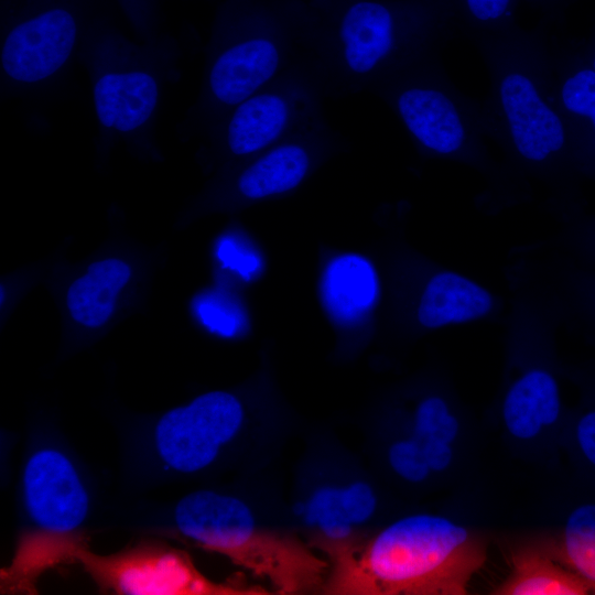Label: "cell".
Returning a JSON list of instances; mask_svg holds the SVG:
<instances>
[{"mask_svg":"<svg viewBox=\"0 0 595 595\" xmlns=\"http://www.w3.org/2000/svg\"><path fill=\"white\" fill-rule=\"evenodd\" d=\"M298 421L267 412L236 392L214 390L121 430L128 487L252 476L279 453Z\"/></svg>","mask_w":595,"mask_h":595,"instance_id":"obj_1","label":"cell"},{"mask_svg":"<svg viewBox=\"0 0 595 595\" xmlns=\"http://www.w3.org/2000/svg\"><path fill=\"white\" fill-rule=\"evenodd\" d=\"M259 493L248 484L201 487L150 515L141 528L218 553L277 594L321 593L328 561L289 524L280 495Z\"/></svg>","mask_w":595,"mask_h":595,"instance_id":"obj_2","label":"cell"},{"mask_svg":"<svg viewBox=\"0 0 595 595\" xmlns=\"http://www.w3.org/2000/svg\"><path fill=\"white\" fill-rule=\"evenodd\" d=\"M487 550L482 531L448 515L401 511L353 556L329 567L321 593L464 595Z\"/></svg>","mask_w":595,"mask_h":595,"instance_id":"obj_3","label":"cell"},{"mask_svg":"<svg viewBox=\"0 0 595 595\" xmlns=\"http://www.w3.org/2000/svg\"><path fill=\"white\" fill-rule=\"evenodd\" d=\"M489 73L482 104L488 138L524 166L580 172L560 112L544 23L470 36Z\"/></svg>","mask_w":595,"mask_h":595,"instance_id":"obj_4","label":"cell"},{"mask_svg":"<svg viewBox=\"0 0 595 595\" xmlns=\"http://www.w3.org/2000/svg\"><path fill=\"white\" fill-rule=\"evenodd\" d=\"M95 491L84 465L53 429L30 435L18 484L19 528L13 555L0 571L2 594H35L50 570L75 564L90 548Z\"/></svg>","mask_w":595,"mask_h":595,"instance_id":"obj_5","label":"cell"},{"mask_svg":"<svg viewBox=\"0 0 595 595\" xmlns=\"http://www.w3.org/2000/svg\"><path fill=\"white\" fill-rule=\"evenodd\" d=\"M396 491L331 431L307 436L288 500L289 524L329 567L353 556L389 519L400 513Z\"/></svg>","mask_w":595,"mask_h":595,"instance_id":"obj_6","label":"cell"},{"mask_svg":"<svg viewBox=\"0 0 595 595\" xmlns=\"http://www.w3.org/2000/svg\"><path fill=\"white\" fill-rule=\"evenodd\" d=\"M456 26L446 0H357L327 28H315L314 56L327 96L371 87L437 53Z\"/></svg>","mask_w":595,"mask_h":595,"instance_id":"obj_7","label":"cell"},{"mask_svg":"<svg viewBox=\"0 0 595 595\" xmlns=\"http://www.w3.org/2000/svg\"><path fill=\"white\" fill-rule=\"evenodd\" d=\"M370 466L394 490L429 493L464 474L475 433L445 397L429 393L361 422Z\"/></svg>","mask_w":595,"mask_h":595,"instance_id":"obj_8","label":"cell"},{"mask_svg":"<svg viewBox=\"0 0 595 595\" xmlns=\"http://www.w3.org/2000/svg\"><path fill=\"white\" fill-rule=\"evenodd\" d=\"M314 33L315 28L269 18L217 34L207 47L193 123L205 132L239 102L314 58Z\"/></svg>","mask_w":595,"mask_h":595,"instance_id":"obj_9","label":"cell"},{"mask_svg":"<svg viewBox=\"0 0 595 595\" xmlns=\"http://www.w3.org/2000/svg\"><path fill=\"white\" fill-rule=\"evenodd\" d=\"M370 91L383 100L415 147L428 155L474 163L487 159L482 104L454 86L437 53L391 73Z\"/></svg>","mask_w":595,"mask_h":595,"instance_id":"obj_10","label":"cell"},{"mask_svg":"<svg viewBox=\"0 0 595 595\" xmlns=\"http://www.w3.org/2000/svg\"><path fill=\"white\" fill-rule=\"evenodd\" d=\"M174 47H141L107 39L79 47L91 83L100 139L148 145Z\"/></svg>","mask_w":595,"mask_h":595,"instance_id":"obj_11","label":"cell"},{"mask_svg":"<svg viewBox=\"0 0 595 595\" xmlns=\"http://www.w3.org/2000/svg\"><path fill=\"white\" fill-rule=\"evenodd\" d=\"M324 80L314 58L302 62L235 106L205 131L210 147L246 159L324 118Z\"/></svg>","mask_w":595,"mask_h":595,"instance_id":"obj_12","label":"cell"},{"mask_svg":"<svg viewBox=\"0 0 595 595\" xmlns=\"http://www.w3.org/2000/svg\"><path fill=\"white\" fill-rule=\"evenodd\" d=\"M102 592L120 595H262L267 588L237 581L218 582L204 575L183 550L142 541L110 554L90 548L76 563Z\"/></svg>","mask_w":595,"mask_h":595,"instance_id":"obj_13","label":"cell"},{"mask_svg":"<svg viewBox=\"0 0 595 595\" xmlns=\"http://www.w3.org/2000/svg\"><path fill=\"white\" fill-rule=\"evenodd\" d=\"M566 418L555 377L536 367L508 388L499 423L505 437L517 450L534 453L547 447L553 452L561 450Z\"/></svg>","mask_w":595,"mask_h":595,"instance_id":"obj_14","label":"cell"},{"mask_svg":"<svg viewBox=\"0 0 595 595\" xmlns=\"http://www.w3.org/2000/svg\"><path fill=\"white\" fill-rule=\"evenodd\" d=\"M556 101L581 173L595 176V71L578 47L553 51Z\"/></svg>","mask_w":595,"mask_h":595,"instance_id":"obj_15","label":"cell"},{"mask_svg":"<svg viewBox=\"0 0 595 595\" xmlns=\"http://www.w3.org/2000/svg\"><path fill=\"white\" fill-rule=\"evenodd\" d=\"M532 542L595 594V488L574 479L556 524Z\"/></svg>","mask_w":595,"mask_h":595,"instance_id":"obj_16","label":"cell"},{"mask_svg":"<svg viewBox=\"0 0 595 595\" xmlns=\"http://www.w3.org/2000/svg\"><path fill=\"white\" fill-rule=\"evenodd\" d=\"M130 266L118 258L96 261L68 286L66 305L72 318L88 328H98L111 317L118 294L129 282Z\"/></svg>","mask_w":595,"mask_h":595,"instance_id":"obj_17","label":"cell"},{"mask_svg":"<svg viewBox=\"0 0 595 595\" xmlns=\"http://www.w3.org/2000/svg\"><path fill=\"white\" fill-rule=\"evenodd\" d=\"M491 307L493 298L486 289L457 273L442 272L428 283L418 318L423 326L437 328L480 318Z\"/></svg>","mask_w":595,"mask_h":595,"instance_id":"obj_18","label":"cell"},{"mask_svg":"<svg viewBox=\"0 0 595 595\" xmlns=\"http://www.w3.org/2000/svg\"><path fill=\"white\" fill-rule=\"evenodd\" d=\"M494 595H586L588 586L533 542L511 553V570Z\"/></svg>","mask_w":595,"mask_h":595,"instance_id":"obj_19","label":"cell"},{"mask_svg":"<svg viewBox=\"0 0 595 595\" xmlns=\"http://www.w3.org/2000/svg\"><path fill=\"white\" fill-rule=\"evenodd\" d=\"M324 289L328 305L336 315L354 317L375 299V273L363 258L344 256L333 261L327 269Z\"/></svg>","mask_w":595,"mask_h":595,"instance_id":"obj_20","label":"cell"},{"mask_svg":"<svg viewBox=\"0 0 595 595\" xmlns=\"http://www.w3.org/2000/svg\"><path fill=\"white\" fill-rule=\"evenodd\" d=\"M561 450L569 456L574 479L595 488V392L567 413Z\"/></svg>","mask_w":595,"mask_h":595,"instance_id":"obj_21","label":"cell"},{"mask_svg":"<svg viewBox=\"0 0 595 595\" xmlns=\"http://www.w3.org/2000/svg\"><path fill=\"white\" fill-rule=\"evenodd\" d=\"M456 25L470 37L504 31L516 24L520 0H446Z\"/></svg>","mask_w":595,"mask_h":595,"instance_id":"obj_22","label":"cell"},{"mask_svg":"<svg viewBox=\"0 0 595 595\" xmlns=\"http://www.w3.org/2000/svg\"><path fill=\"white\" fill-rule=\"evenodd\" d=\"M532 7L540 10L547 18L555 19L561 17L574 0H524Z\"/></svg>","mask_w":595,"mask_h":595,"instance_id":"obj_23","label":"cell"},{"mask_svg":"<svg viewBox=\"0 0 595 595\" xmlns=\"http://www.w3.org/2000/svg\"><path fill=\"white\" fill-rule=\"evenodd\" d=\"M578 50L584 60L595 71V25L588 39L578 46Z\"/></svg>","mask_w":595,"mask_h":595,"instance_id":"obj_24","label":"cell"}]
</instances>
